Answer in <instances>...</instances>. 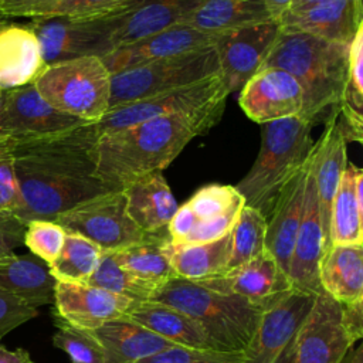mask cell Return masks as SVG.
<instances>
[{
  "label": "cell",
  "mask_w": 363,
  "mask_h": 363,
  "mask_svg": "<svg viewBox=\"0 0 363 363\" xmlns=\"http://www.w3.org/2000/svg\"><path fill=\"white\" fill-rule=\"evenodd\" d=\"M0 21H1V20H0Z\"/></svg>",
  "instance_id": "54"
},
{
  "label": "cell",
  "mask_w": 363,
  "mask_h": 363,
  "mask_svg": "<svg viewBox=\"0 0 363 363\" xmlns=\"http://www.w3.org/2000/svg\"><path fill=\"white\" fill-rule=\"evenodd\" d=\"M167 238V233L153 234L142 242L112 252L116 262L125 271L157 289L166 281L176 277L162 250Z\"/></svg>",
  "instance_id": "34"
},
{
  "label": "cell",
  "mask_w": 363,
  "mask_h": 363,
  "mask_svg": "<svg viewBox=\"0 0 363 363\" xmlns=\"http://www.w3.org/2000/svg\"><path fill=\"white\" fill-rule=\"evenodd\" d=\"M54 221L67 233L79 234L95 242L102 251H118L149 237L129 217L122 190L88 200Z\"/></svg>",
  "instance_id": "9"
},
{
  "label": "cell",
  "mask_w": 363,
  "mask_h": 363,
  "mask_svg": "<svg viewBox=\"0 0 363 363\" xmlns=\"http://www.w3.org/2000/svg\"><path fill=\"white\" fill-rule=\"evenodd\" d=\"M267 220L255 208L242 206L231 230V251L227 271L235 268L264 251Z\"/></svg>",
  "instance_id": "36"
},
{
  "label": "cell",
  "mask_w": 363,
  "mask_h": 363,
  "mask_svg": "<svg viewBox=\"0 0 363 363\" xmlns=\"http://www.w3.org/2000/svg\"><path fill=\"white\" fill-rule=\"evenodd\" d=\"M85 284L102 288L119 296L128 298L133 302L149 301L155 294V288L143 281L135 278L125 271L115 259L112 251H104L94 274Z\"/></svg>",
  "instance_id": "37"
},
{
  "label": "cell",
  "mask_w": 363,
  "mask_h": 363,
  "mask_svg": "<svg viewBox=\"0 0 363 363\" xmlns=\"http://www.w3.org/2000/svg\"><path fill=\"white\" fill-rule=\"evenodd\" d=\"M88 122L51 106L34 84L7 91L0 111V143H18L72 130Z\"/></svg>",
  "instance_id": "12"
},
{
  "label": "cell",
  "mask_w": 363,
  "mask_h": 363,
  "mask_svg": "<svg viewBox=\"0 0 363 363\" xmlns=\"http://www.w3.org/2000/svg\"><path fill=\"white\" fill-rule=\"evenodd\" d=\"M315 295L291 289L267 306L259 318L245 363H291L294 342Z\"/></svg>",
  "instance_id": "11"
},
{
  "label": "cell",
  "mask_w": 363,
  "mask_h": 363,
  "mask_svg": "<svg viewBox=\"0 0 363 363\" xmlns=\"http://www.w3.org/2000/svg\"><path fill=\"white\" fill-rule=\"evenodd\" d=\"M320 1H325V0H294L292 1V6L289 10H295V9H303V7H308L311 4H316V3H320Z\"/></svg>",
  "instance_id": "52"
},
{
  "label": "cell",
  "mask_w": 363,
  "mask_h": 363,
  "mask_svg": "<svg viewBox=\"0 0 363 363\" xmlns=\"http://www.w3.org/2000/svg\"><path fill=\"white\" fill-rule=\"evenodd\" d=\"M57 0H0V18L30 17L34 11Z\"/></svg>",
  "instance_id": "48"
},
{
  "label": "cell",
  "mask_w": 363,
  "mask_h": 363,
  "mask_svg": "<svg viewBox=\"0 0 363 363\" xmlns=\"http://www.w3.org/2000/svg\"><path fill=\"white\" fill-rule=\"evenodd\" d=\"M102 252L88 238L75 233H67L61 252L48 265L50 274L55 281L85 284L94 274Z\"/></svg>",
  "instance_id": "35"
},
{
  "label": "cell",
  "mask_w": 363,
  "mask_h": 363,
  "mask_svg": "<svg viewBox=\"0 0 363 363\" xmlns=\"http://www.w3.org/2000/svg\"><path fill=\"white\" fill-rule=\"evenodd\" d=\"M277 23L282 30L350 44L357 30L363 26V1L325 0L303 9L288 10Z\"/></svg>",
  "instance_id": "20"
},
{
  "label": "cell",
  "mask_w": 363,
  "mask_h": 363,
  "mask_svg": "<svg viewBox=\"0 0 363 363\" xmlns=\"http://www.w3.org/2000/svg\"><path fill=\"white\" fill-rule=\"evenodd\" d=\"M323 123L325 129L318 142L313 145L309 163L316 187L319 218L326 251L330 245L329 228L332 203L347 166V140L345 138L343 125L340 122L337 109H333Z\"/></svg>",
  "instance_id": "17"
},
{
  "label": "cell",
  "mask_w": 363,
  "mask_h": 363,
  "mask_svg": "<svg viewBox=\"0 0 363 363\" xmlns=\"http://www.w3.org/2000/svg\"><path fill=\"white\" fill-rule=\"evenodd\" d=\"M313 125L299 116L262 125L261 146L247 174L234 186L244 204L271 216L284 186L306 163L312 149Z\"/></svg>",
  "instance_id": "5"
},
{
  "label": "cell",
  "mask_w": 363,
  "mask_h": 363,
  "mask_svg": "<svg viewBox=\"0 0 363 363\" xmlns=\"http://www.w3.org/2000/svg\"><path fill=\"white\" fill-rule=\"evenodd\" d=\"M337 113L343 125L347 142L363 140V26L354 34L349 45L347 69L337 105Z\"/></svg>",
  "instance_id": "32"
},
{
  "label": "cell",
  "mask_w": 363,
  "mask_h": 363,
  "mask_svg": "<svg viewBox=\"0 0 363 363\" xmlns=\"http://www.w3.org/2000/svg\"><path fill=\"white\" fill-rule=\"evenodd\" d=\"M340 363H363V343H359L356 347L349 349Z\"/></svg>",
  "instance_id": "51"
},
{
  "label": "cell",
  "mask_w": 363,
  "mask_h": 363,
  "mask_svg": "<svg viewBox=\"0 0 363 363\" xmlns=\"http://www.w3.org/2000/svg\"><path fill=\"white\" fill-rule=\"evenodd\" d=\"M125 319L143 326L176 346L213 349L200 325L173 306L155 301L135 302L126 312Z\"/></svg>",
  "instance_id": "26"
},
{
  "label": "cell",
  "mask_w": 363,
  "mask_h": 363,
  "mask_svg": "<svg viewBox=\"0 0 363 363\" xmlns=\"http://www.w3.org/2000/svg\"><path fill=\"white\" fill-rule=\"evenodd\" d=\"M225 102L101 133L94 145L98 177L122 190L142 176L163 172L189 142L207 133L221 119Z\"/></svg>",
  "instance_id": "2"
},
{
  "label": "cell",
  "mask_w": 363,
  "mask_h": 363,
  "mask_svg": "<svg viewBox=\"0 0 363 363\" xmlns=\"http://www.w3.org/2000/svg\"><path fill=\"white\" fill-rule=\"evenodd\" d=\"M6 94H7V91H0V111H1V106H3L4 99H6Z\"/></svg>",
  "instance_id": "53"
},
{
  "label": "cell",
  "mask_w": 363,
  "mask_h": 363,
  "mask_svg": "<svg viewBox=\"0 0 363 363\" xmlns=\"http://www.w3.org/2000/svg\"><path fill=\"white\" fill-rule=\"evenodd\" d=\"M20 207V189L7 145L0 143V213L14 214Z\"/></svg>",
  "instance_id": "43"
},
{
  "label": "cell",
  "mask_w": 363,
  "mask_h": 363,
  "mask_svg": "<svg viewBox=\"0 0 363 363\" xmlns=\"http://www.w3.org/2000/svg\"><path fill=\"white\" fill-rule=\"evenodd\" d=\"M55 279L48 264L35 255H10L0 258V289L38 308L54 302Z\"/></svg>",
  "instance_id": "28"
},
{
  "label": "cell",
  "mask_w": 363,
  "mask_h": 363,
  "mask_svg": "<svg viewBox=\"0 0 363 363\" xmlns=\"http://www.w3.org/2000/svg\"><path fill=\"white\" fill-rule=\"evenodd\" d=\"M27 26L38 40L45 65L88 55L104 57L112 50L113 27L108 17H34Z\"/></svg>",
  "instance_id": "10"
},
{
  "label": "cell",
  "mask_w": 363,
  "mask_h": 363,
  "mask_svg": "<svg viewBox=\"0 0 363 363\" xmlns=\"http://www.w3.org/2000/svg\"><path fill=\"white\" fill-rule=\"evenodd\" d=\"M342 325L352 346L363 337V299L342 303Z\"/></svg>",
  "instance_id": "47"
},
{
  "label": "cell",
  "mask_w": 363,
  "mask_h": 363,
  "mask_svg": "<svg viewBox=\"0 0 363 363\" xmlns=\"http://www.w3.org/2000/svg\"><path fill=\"white\" fill-rule=\"evenodd\" d=\"M193 282L220 294L244 298L262 309L292 289L288 274L265 250L255 258L220 275Z\"/></svg>",
  "instance_id": "15"
},
{
  "label": "cell",
  "mask_w": 363,
  "mask_h": 363,
  "mask_svg": "<svg viewBox=\"0 0 363 363\" xmlns=\"http://www.w3.org/2000/svg\"><path fill=\"white\" fill-rule=\"evenodd\" d=\"M360 170L356 164L347 163L336 190L330 211V245L363 244V201L356 196V177Z\"/></svg>",
  "instance_id": "33"
},
{
  "label": "cell",
  "mask_w": 363,
  "mask_h": 363,
  "mask_svg": "<svg viewBox=\"0 0 363 363\" xmlns=\"http://www.w3.org/2000/svg\"><path fill=\"white\" fill-rule=\"evenodd\" d=\"M271 18L274 21H278L292 6L294 0H262Z\"/></svg>",
  "instance_id": "50"
},
{
  "label": "cell",
  "mask_w": 363,
  "mask_h": 363,
  "mask_svg": "<svg viewBox=\"0 0 363 363\" xmlns=\"http://www.w3.org/2000/svg\"><path fill=\"white\" fill-rule=\"evenodd\" d=\"M269 20L272 18L262 0H201L182 24L220 35Z\"/></svg>",
  "instance_id": "31"
},
{
  "label": "cell",
  "mask_w": 363,
  "mask_h": 363,
  "mask_svg": "<svg viewBox=\"0 0 363 363\" xmlns=\"http://www.w3.org/2000/svg\"><path fill=\"white\" fill-rule=\"evenodd\" d=\"M128 0H57L37 11L34 17H68V18H101L119 10Z\"/></svg>",
  "instance_id": "41"
},
{
  "label": "cell",
  "mask_w": 363,
  "mask_h": 363,
  "mask_svg": "<svg viewBox=\"0 0 363 363\" xmlns=\"http://www.w3.org/2000/svg\"><path fill=\"white\" fill-rule=\"evenodd\" d=\"M67 231L51 220H31L26 224L23 244L33 255L51 264L55 261L64 245Z\"/></svg>",
  "instance_id": "40"
},
{
  "label": "cell",
  "mask_w": 363,
  "mask_h": 363,
  "mask_svg": "<svg viewBox=\"0 0 363 363\" xmlns=\"http://www.w3.org/2000/svg\"><path fill=\"white\" fill-rule=\"evenodd\" d=\"M35 34L27 24L0 21V91L34 84L44 69Z\"/></svg>",
  "instance_id": "24"
},
{
  "label": "cell",
  "mask_w": 363,
  "mask_h": 363,
  "mask_svg": "<svg viewBox=\"0 0 363 363\" xmlns=\"http://www.w3.org/2000/svg\"><path fill=\"white\" fill-rule=\"evenodd\" d=\"M278 33V23L269 20L220 34L214 48L230 94L240 91L262 68Z\"/></svg>",
  "instance_id": "14"
},
{
  "label": "cell",
  "mask_w": 363,
  "mask_h": 363,
  "mask_svg": "<svg viewBox=\"0 0 363 363\" xmlns=\"http://www.w3.org/2000/svg\"><path fill=\"white\" fill-rule=\"evenodd\" d=\"M322 291L339 303L363 299V244H332L319 264Z\"/></svg>",
  "instance_id": "27"
},
{
  "label": "cell",
  "mask_w": 363,
  "mask_h": 363,
  "mask_svg": "<svg viewBox=\"0 0 363 363\" xmlns=\"http://www.w3.org/2000/svg\"><path fill=\"white\" fill-rule=\"evenodd\" d=\"M187 204L197 221H206L218 217L237 206H244V199L234 186L211 183L199 189L189 199Z\"/></svg>",
  "instance_id": "39"
},
{
  "label": "cell",
  "mask_w": 363,
  "mask_h": 363,
  "mask_svg": "<svg viewBox=\"0 0 363 363\" xmlns=\"http://www.w3.org/2000/svg\"><path fill=\"white\" fill-rule=\"evenodd\" d=\"M55 316L85 330H95L106 322L125 318L133 301L89 284L55 281Z\"/></svg>",
  "instance_id": "19"
},
{
  "label": "cell",
  "mask_w": 363,
  "mask_h": 363,
  "mask_svg": "<svg viewBox=\"0 0 363 363\" xmlns=\"http://www.w3.org/2000/svg\"><path fill=\"white\" fill-rule=\"evenodd\" d=\"M26 224L14 214L0 213V258L14 254L24 240Z\"/></svg>",
  "instance_id": "45"
},
{
  "label": "cell",
  "mask_w": 363,
  "mask_h": 363,
  "mask_svg": "<svg viewBox=\"0 0 363 363\" xmlns=\"http://www.w3.org/2000/svg\"><path fill=\"white\" fill-rule=\"evenodd\" d=\"M58 330L52 336L55 347L64 350L69 363H108V354L92 330L75 328L55 316Z\"/></svg>",
  "instance_id": "38"
},
{
  "label": "cell",
  "mask_w": 363,
  "mask_h": 363,
  "mask_svg": "<svg viewBox=\"0 0 363 363\" xmlns=\"http://www.w3.org/2000/svg\"><path fill=\"white\" fill-rule=\"evenodd\" d=\"M0 20H1V18H0Z\"/></svg>",
  "instance_id": "55"
},
{
  "label": "cell",
  "mask_w": 363,
  "mask_h": 363,
  "mask_svg": "<svg viewBox=\"0 0 363 363\" xmlns=\"http://www.w3.org/2000/svg\"><path fill=\"white\" fill-rule=\"evenodd\" d=\"M308 162L309 157L298 173L284 186L274 210L267 220L264 250L275 258L285 274L289 271L291 255L302 218Z\"/></svg>",
  "instance_id": "23"
},
{
  "label": "cell",
  "mask_w": 363,
  "mask_h": 363,
  "mask_svg": "<svg viewBox=\"0 0 363 363\" xmlns=\"http://www.w3.org/2000/svg\"><path fill=\"white\" fill-rule=\"evenodd\" d=\"M149 301L189 315L200 325L213 349L221 352L244 353L264 311L244 298L220 294L179 277L159 286Z\"/></svg>",
  "instance_id": "4"
},
{
  "label": "cell",
  "mask_w": 363,
  "mask_h": 363,
  "mask_svg": "<svg viewBox=\"0 0 363 363\" xmlns=\"http://www.w3.org/2000/svg\"><path fill=\"white\" fill-rule=\"evenodd\" d=\"M201 0H128L119 10L106 16L112 23V50L182 24Z\"/></svg>",
  "instance_id": "22"
},
{
  "label": "cell",
  "mask_w": 363,
  "mask_h": 363,
  "mask_svg": "<svg viewBox=\"0 0 363 363\" xmlns=\"http://www.w3.org/2000/svg\"><path fill=\"white\" fill-rule=\"evenodd\" d=\"M122 191L129 217L145 234L167 233L166 227L179 204L162 172L142 176Z\"/></svg>",
  "instance_id": "25"
},
{
  "label": "cell",
  "mask_w": 363,
  "mask_h": 363,
  "mask_svg": "<svg viewBox=\"0 0 363 363\" xmlns=\"http://www.w3.org/2000/svg\"><path fill=\"white\" fill-rule=\"evenodd\" d=\"M218 37V34L203 33L186 24H176L119 45L101 57V60L112 75L135 65L214 45Z\"/></svg>",
  "instance_id": "18"
},
{
  "label": "cell",
  "mask_w": 363,
  "mask_h": 363,
  "mask_svg": "<svg viewBox=\"0 0 363 363\" xmlns=\"http://www.w3.org/2000/svg\"><path fill=\"white\" fill-rule=\"evenodd\" d=\"M92 332L105 347L108 363H135L176 346L125 318L106 322Z\"/></svg>",
  "instance_id": "29"
},
{
  "label": "cell",
  "mask_w": 363,
  "mask_h": 363,
  "mask_svg": "<svg viewBox=\"0 0 363 363\" xmlns=\"http://www.w3.org/2000/svg\"><path fill=\"white\" fill-rule=\"evenodd\" d=\"M220 74L214 45L135 65L111 75L109 109Z\"/></svg>",
  "instance_id": "7"
},
{
  "label": "cell",
  "mask_w": 363,
  "mask_h": 363,
  "mask_svg": "<svg viewBox=\"0 0 363 363\" xmlns=\"http://www.w3.org/2000/svg\"><path fill=\"white\" fill-rule=\"evenodd\" d=\"M352 347L342 325V303L318 292L295 337L291 363H340Z\"/></svg>",
  "instance_id": "13"
},
{
  "label": "cell",
  "mask_w": 363,
  "mask_h": 363,
  "mask_svg": "<svg viewBox=\"0 0 363 363\" xmlns=\"http://www.w3.org/2000/svg\"><path fill=\"white\" fill-rule=\"evenodd\" d=\"M37 315L38 308H34L16 295L0 289V339Z\"/></svg>",
  "instance_id": "44"
},
{
  "label": "cell",
  "mask_w": 363,
  "mask_h": 363,
  "mask_svg": "<svg viewBox=\"0 0 363 363\" xmlns=\"http://www.w3.org/2000/svg\"><path fill=\"white\" fill-rule=\"evenodd\" d=\"M349 45L279 28L262 68L285 69L298 81L303 95L299 118L315 126L339 105Z\"/></svg>",
  "instance_id": "3"
},
{
  "label": "cell",
  "mask_w": 363,
  "mask_h": 363,
  "mask_svg": "<svg viewBox=\"0 0 363 363\" xmlns=\"http://www.w3.org/2000/svg\"><path fill=\"white\" fill-rule=\"evenodd\" d=\"M323 251L325 241L319 218L316 187L311 172V163L308 162L303 211L288 271V277L294 289L312 295H316L322 291L319 284V264Z\"/></svg>",
  "instance_id": "21"
},
{
  "label": "cell",
  "mask_w": 363,
  "mask_h": 363,
  "mask_svg": "<svg viewBox=\"0 0 363 363\" xmlns=\"http://www.w3.org/2000/svg\"><path fill=\"white\" fill-rule=\"evenodd\" d=\"M162 250L176 277L190 281L204 279L227 271L231 233L220 240L203 244H176L167 238Z\"/></svg>",
  "instance_id": "30"
},
{
  "label": "cell",
  "mask_w": 363,
  "mask_h": 363,
  "mask_svg": "<svg viewBox=\"0 0 363 363\" xmlns=\"http://www.w3.org/2000/svg\"><path fill=\"white\" fill-rule=\"evenodd\" d=\"M0 363H34L30 353L24 349L9 350L0 343Z\"/></svg>",
  "instance_id": "49"
},
{
  "label": "cell",
  "mask_w": 363,
  "mask_h": 363,
  "mask_svg": "<svg viewBox=\"0 0 363 363\" xmlns=\"http://www.w3.org/2000/svg\"><path fill=\"white\" fill-rule=\"evenodd\" d=\"M34 86L51 106L88 123L109 111L111 72L96 55L45 65Z\"/></svg>",
  "instance_id": "6"
},
{
  "label": "cell",
  "mask_w": 363,
  "mask_h": 363,
  "mask_svg": "<svg viewBox=\"0 0 363 363\" xmlns=\"http://www.w3.org/2000/svg\"><path fill=\"white\" fill-rule=\"evenodd\" d=\"M135 363H245V354L241 352L172 346Z\"/></svg>",
  "instance_id": "42"
},
{
  "label": "cell",
  "mask_w": 363,
  "mask_h": 363,
  "mask_svg": "<svg viewBox=\"0 0 363 363\" xmlns=\"http://www.w3.org/2000/svg\"><path fill=\"white\" fill-rule=\"evenodd\" d=\"M95 135L89 123L72 130L7 145L20 189L14 216L54 221L62 213L98 196L116 191L96 174Z\"/></svg>",
  "instance_id": "1"
},
{
  "label": "cell",
  "mask_w": 363,
  "mask_h": 363,
  "mask_svg": "<svg viewBox=\"0 0 363 363\" xmlns=\"http://www.w3.org/2000/svg\"><path fill=\"white\" fill-rule=\"evenodd\" d=\"M228 95L230 92L221 74H216L196 84L113 106L89 126L95 138H98L104 132L128 128L153 118L194 112L216 102L227 101Z\"/></svg>",
  "instance_id": "8"
},
{
  "label": "cell",
  "mask_w": 363,
  "mask_h": 363,
  "mask_svg": "<svg viewBox=\"0 0 363 363\" xmlns=\"http://www.w3.org/2000/svg\"><path fill=\"white\" fill-rule=\"evenodd\" d=\"M196 221V216L187 203L179 206L166 227L169 240L176 244L184 242L187 235L191 233Z\"/></svg>",
  "instance_id": "46"
},
{
  "label": "cell",
  "mask_w": 363,
  "mask_h": 363,
  "mask_svg": "<svg viewBox=\"0 0 363 363\" xmlns=\"http://www.w3.org/2000/svg\"><path fill=\"white\" fill-rule=\"evenodd\" d=\"M238 104L255 123L299 116L303 104L298 81L285 69L264 67L240 89Z\"/></svg>",
  "instance_id": "16"
}]
</instances>
